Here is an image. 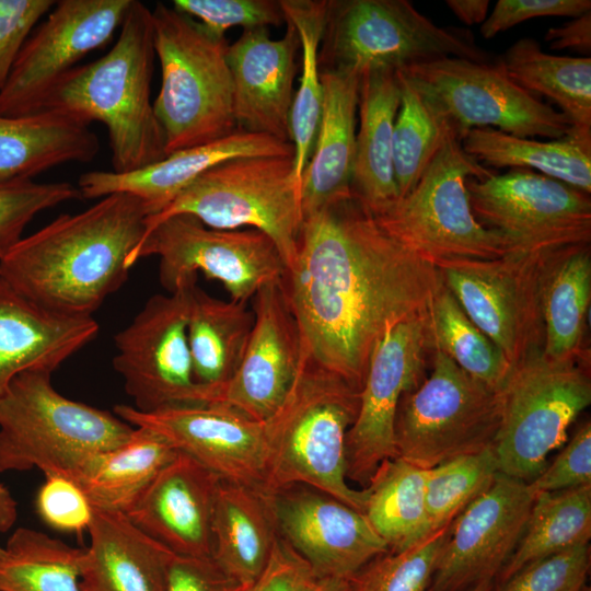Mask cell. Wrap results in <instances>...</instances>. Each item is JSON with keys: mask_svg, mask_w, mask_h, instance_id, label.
<instances>
[{"mask_svg": "<svg viewBox=\"0 0 591 591\" xmlns=\"http://www.w3.org/2000/svg\"><path fill=\"white\" fill-rule=\"evenodd\" d=\"M172 7L218 35L228 28L281 26L286 15L280 0H174Z\"/></svg>", "mask_w": 591, "mask_h": 591, "instance_id": "obj_47", "label": "cell"}, {"mask_svg": "<svg viewBox=\"0 0 591 591\" xmlns=\"http://www.w3.org/2000/svg\"><path fill=\"white\" fill-rule=\"evenodd\" d=\"M166 591H247L229 577L211 557L175 556Z\"/></svg>", "mask_w": 591, "mask_h": 591, "instance_id": "obj_53", "label": "cell"}, {"mask_svg": "<svg viewBox=\"0 0 591 591\" xmlns=\"http://www.w3.org/2000/svg\"><path fill=\"white\" fill-rule=\"evenodd\" d=\"M398 105L396 72L376 71L360 78L351 190L374 215L384 212L398 199L393 164Z\"/></svg>", "mask_w": 591, "mask_h": 591, "instance_id": "obj_30", "label": "cell"}, {"mask_svg": "<svg viewBox=\"0 0 591 591\" xmlns=\"http://www.w3.org/2000/svg\"><path fill=\"white\" fill-rule=\"evenodd\" d=\"M286 21L296 28L302 51V72L290 113V140L294 149L293 178L301 194L323 106L320 46L327 0H280Z\"/></svg>", "mask_w": 591, "mask_h": 591, "instance_id": "obj_39", "label": "cell"}, {"mask_svg": "<svg viewBox=\"0 0 591 591\" xmlns=\"http://www.w3.org/2000/svg\"><path fill=\"white\" fill-rule=\"evenodd\" d=\"M278 536L269 494L257 486L221 478L211 555L220 569L248 589L267 565Z\"/></svg>", "mask_w": 591, "mask_h": 591, "instance_id": "obj_29", "label": "cell"}, {"mask_svg": "<svg viewBox=\"0 0 591 591\" xmlns=\"http://www.w3.org/2000/svg\"><path fill=\"white\" fill-rule=\"evenodd\" d=\"M495 447L428 470L426 513L429 533L449 525L499 473Z\"/></svg>", "mask_w": 591, "mask_h": 591, "instance_id": "obj_43", "label": "cell"}, {"mask_svg": "<svg viewBox=\"0 0 591 591\" xmlns=\"http://www.w3.org/2000/svg\"><path fill=\"white\" fill-rule=\"evenodd\" d=\"M323 106L301 185L303 219L351 194L360 78L322 70Z\"/></svg>", "mask_w": 591, "mask_h": 591, "instance_id": "obj_28", "label": "cell"}, {"mask_svg": "<svg viewBox=\"0 0 591 591\" xmlns=\"http://www.w3.org/2000/svg\"><path fill=\"white\" fill-rule=\"evenodd\" d=\"M134 0H59L32 31L0 92V115L37 112L50 89L120 28Z\"/></svg>", "mask_w": 591, "mask_h": 591, "instance_id": "obj_18", "label": "cell"}, {"mask_svg": "<svg viewBox=\"0 0 591 591\" xmlns=\"http://www.w3.org/2000/svg\"><path fill=\"white\" fill-rule=\"evenodd\" d=\"M463 150L485 167L523 169L591 193V134L571 128L563 138L537 141L494 128L470 130Z\"/></svg>", "mask_w": 591, "mask_h": 591, "instance_id": "obj_33", "label": "cell"}, {"mask_svg": "<svg viewBox=\"0 0 591 591\" xmlns=\"http://www.w3.org/2000/svg\"><path fill=\"white\" fill-rule=\"evenodd\" d=\"M534 493L557 491L591 485V424L586 421L552 464L530 483Z\"/></svg>", "mask_w": 591, "mask_h": 591, "instance_id": "obj_49", "label": "cell"}, {"mask_svg": "<svg viewBox=\"0 0 591 591\" xmlns=\"http://www.w3.org/2000/svg\"><path fill=\"white\" fill-rule=\"evenodd\" d=\"M154 58L151 10L134 0L112 48L66 73L37 112L59 113L89 126L102 123L113 172L129 173L157 163L166 153L151 100Z\"/></svg>", "mask_w": 591, "mask_h": 591, "instance_id": "obj_3", "label": "cell"}, {"mask_svg": "<svg viewBox=\"0 0 591 591\" xmlns=\"http://www.w3.org/2000/svg\"><path fill=\"white\" fill-rule=\"evenodd\" d=\"M564 248L518 251L495 259L464 260L437 268L466 315L512 367L532 351L543 349L545 285Z\"/></svg>", "mask_w": 591, "mask_h": 591, "instance_id": "obj_13", "label": "cell"}, {"mask_svg": "<svg viewBox=\"0 0 591 591\" xmlns=\"http://www.w3.org/2000/svg\"><path fill=\"white\" fill-rule=\"evenodd\" d=\"M55 3V0H0V92L25 40Z\"/></svg>", "mask_w": 591, "mask_h": 591, "instance_id": "obj_50", "label": "cell"}, {"mask_svg": "<svg viewBox=\"0 0 591 591\" xmlns=\"http://www.w3.org/2000/svg\"><path fill=\"white\" fill-rule=\"evenodd\" d=\"M438 269L392 235L354 193L303 219L282 285L301 354L361 391L378 343L426 311Z\"/></svg>", "mask_w": 591, "mask_h": 591, "instance_id": "obj_1", "label": "cell"}, {"mask_svg": "<svg viewBox=\"0 0 591 591\" xmlns=\"http://www.w3.org/2000/svg\"><path fill=\"white\" fill-rule=\"evenodd\" d=\"M176 215H190L212 229L251 227L265 233L288 271L297 257L303 222L293 155L235 158L212 166L165 208L147 217L144 233Z\"/></svg>", "mask_w": 591, "mask_h": 591, "instance_id": "obj_9", "label": "cell"}, {"mask_svg": "<svg viewBox=\"0 0 591 591\" xmlns=\"http://www.w3.org/2000/svg\"><path fill=\"white\" fill-rule=\"evenodd\" d=\"M447 5L466 25L483 24L487 19L488 0H448Z\"/></svg>", "mask_w": 591, "mask_h": 591, "instance_id": "obj_55", "label": "cell"}, {"mask_svg": "<svg viewBox=\"0 0 591 591\" xmlns=\"http://www.w3.org/2000/svg\"><path fill=\"white\" fill-rule=\"evenodd\" d=\"M51 374L24 371L0 398V473L37 467L76 480L91 460L132 433L115 414L61 395Z\"/></svg>", "mask_w": 591, "mask_h": 591, "instance_id": "obj_6", "label": "cell"}, {"mask_svg": "<svg viewBox=\"0 0 591 591\" xmlns=\"http://www.w3.org/2000/svg\"><path fill=\"white\" fill-rule=\"evenodd\" d=\"M282 279L253 297L254 324L243 357L212 402L257 421H265L280 407L301 361L299 326Z\"/></svg>", "mask_w": 591, "mask_h": 591, "instance_id": "obj_22", "label": "cell"}, {"mask_svg": "<svg viewBox=\"0 0 591 591\" xmlns=\"http://www.w3.org/2000/svg\"><path fill=\"white\" fill-rule=\"evenodd\" d=\"M494 589H495V582L489 581V582L479 583L475 586L474 588L470 589L468 591H494Z\"/></svg>", "mask_w": 591, "mask_h": 591, "instance_id": "obj_58", "label": "cell"}, {"mask_svg": "<svg viewBox=\"0 0 591 591\" xmlns=\"http://www.w3.org/2000/svg\"><path fill=\"white\" fill-rule=\"evenodd\" d=\"M254 324L247 302L216 299L193 283L189 293L187 340L194 378L211 404L234 374Z\"/></svg>", "mask_w": 591, "mask_h": 591, "instance_id": "obj_32", "label": "cell"}, {"mask_svg": "<svg viewBox=\"0 0 591 591\" xmlns=\"http://www.w3.org/2000/svg\"><path fill=\"white\" fill-rule=\"evenodd\" d=\"M100 141L90 126L55 112L0 115V183L32 179L55 166L92 161Z\"/></svg>", "mask_w": 591, "mask_h": 591, "instance_id": "obj_31", "label": "cell"}, {"mask_svg": "<svg viewBox=\"0 0 591 591\" xmlns=\"http://www.w3.org/2000/svg\"><path fill=\"white\" fill-rule=\"evenodd\" d=\"M432 356L429 378L403 394L394 422L395 456L424 470L495 447L501 425L500 390L442 350Z\"/></svg>", "mask_w": 591, "mask_h": 591, "instance_id": "obj_11", "label": "cell"}, {"mask_svg": "<svg viewBox=\"0 0 591 591\" xmlns=\"http://www.w3.org/2000/svg\"><path fill=\"white\" fill-rule=\"evenodd\" d=\"M399 105L393 131V164L398 199L409 194L449 135L418 90L401 72Z\"/></svg>", "mask_w": 591, "mask_h": 591, "instance_id": "obj_42", "label": "cell"}, {"mask_svg": "<svg viewBox=\"0 0 591 591\" xmlns=\"http://www.w3.org/2000/svg\"><path fill=\"white\" fill-rule=\"evenodd\" d=\"M18 518V503L9 488L0 482V533L9 531ZM4 552L0 545V558Z\"/></svg>", "mask_w": 591, "mask_h": 591, "instance_id": "obj_56", "label": "cell"}, {"mask_svg": "<svg viewBox=\"0 0 591 591\" xmlns=\"http://www.w3.org/2000/svg\"><path fill=\"white\" fill-rule=\"evenodd\" d=\"M97 333L92 316L44 310L0 277V398L16 375L36 369L54 372Z\"/></svg>", "mask_w": 591, "mask_h": 591, "instance_id": "obj_26", "label": "cell"}, {"mask_svg": "<svg viewBox=\"0 0 591 591\" xmlns=\"http://www.w3.org/2000/svg\"><path fill=\"white\" fill-rule=\"evenodd\" d=\"M269 496L279 536L317 578L349 579L389 552L362 512L326 493L297 484Z\"/></svg>", "mask_w": 591, "mask_h": 591, "instance_id": "obj_21", "label": "cell"}, {"mask_svg": "<svg viewBox=\"0 0 591 591\" xmlns=\"http://www.w3.org/2000/svg\"><path fill=\"white\" fill-rule=\"evenodd\" d=\"M398 72L460 142L475 128L552 140L565 137L572 128L563 113L514 83L498 59L485 63L444 57Z\"/></svg>", "mask_w": 591, "mask_h": 591, "instance_id": "obj_12", "label": "cell"}, {"mask_svg": "<svg viewBox=\"0 0 591 591\" xmlns=\"http://www.w3.org/2000/svg\"><path fill=\"white\" fill-rule=\"evenodd\" d=\"M305 591H351L348 579L316 578Z\"/></svg>", "mask_w": 591, "mask_h": 591, "instance_id": "obj_57", "label": "cell"}, {"mask_svg": "<svg viewBox=\"0 0 591 591\" xmlns=\"http://www.w3.org/2000/svg\"><path fill=\"white\" fill-rule=\"evenodd\" d=\"M1 591V590H0Z\"/></svg>", "mask_w": 591, "mask_h": 591, "instance_id": "obj_59", "label": "cell"}, {"mask_svg": "<svg viewBox=\"0 0 591 591\" xmlns=\"http://www.w3.org/2000/svg\"><path fill=\"white\" fill-rule=\"evenodd\" d=\"M591 12L590 0H499L480 25V34L490 39L526 20L543 16L578 18Z\"/></svg>", "mask_w": 591, "mask_h": 591, "instance_id": "obj_51", "label": "cell"}, {"mask_svg": "<svg viewBox=\"0 0 591 591\" xmlns=\"http://www.w3.org/2000/svg\"><path fill=\"white\" fill-rule=\"evenodd\" d=\"M36 511L50 528L71 533L88 531L93 507L73 480L60 475H46L35 499Z\"/></svg>", "mask_w": 591, "mask_h": 591, "instance_id": "obj_48", "label": "cell"}, {"mask_svg": "<svg viewBox=\"0 0 591 591\" xmlns=\"http://www.w3.org/2000/svg\"><path fill=\"white\" fill-rule=\"evenodd\" d=\"M590 300V243L566 247L557 256L544 290L545 356L565 359L587 350L582 340Z\"/></svg>", "mask_w": 591, "mask_h": 591, "instance_id": "obj_37", "label": "cell"}, {"mask_svg": "<svg viewBox=\"0 0 591 591\" xmlns=\"http://www.w3.org/2000/svg\"><path fill=\"white\" fill-rule=\"evenodd\" d=\"M147 206L117 193L62 213L0 259V277L35 305L92 316L128 279L127 259L146 231Z\"/></svg>", "mask_w": 591, "mask_h": 591, "instance_id": "obj_2", "label": "cell"}, {"mask_svg": "<svg viewBox=\"0 0 591 591\" xmlns=\"http://www.w3.org/2000/svg\"><path fill=\"white\" fill-rule=\"evenodd\" d=\"M549 48L571 49L589 57L591 51V12L575 18L560 26L549 27L545 34Z\"/></svg>", "mask_w": 591, "mask_h": 591, "instance_id": "obj_54", "label": "cell"}, {"mask_svg": "<svg viewBox=\"0 0 591 591\" xmlns=\"http://www.w3.org/2000/svg\"><path fill=\"white\" fill-rule=\"evenodd\" d=\"M444 57L494 62L471 32L439 26L407 0H327L321 70L361 78Z\"/></svg>", "mask_w": 591, "mask_h": 591, "instance_id": "obj_7", "label": "cell"}, {"mask_svg": "<svg viewBox=\"0 0 591 591\" xmlns=\"http://www.w3.org/2000/svg\"><path fill=\"white\" fill-rule=\"evenodd\" d=\"M501 425L495 442L500 473L532 482L548 454L591 404L589 350L553 359L538 349L514 364L500 389Z\"/></svg>", "mask_w": 591, "mask_h": 591, "instance_id": "obj_10", "label": "cell"}, {"mask_svg": "<svg viewBox=\"0 0 591 591\" xmlns=\"http://www.w3.org/2000/svg\"><path fill=\"white\" fill-rule=\"evenodd\" d=\"M432 351L429 308L394 324L378 343L360 391L357 417L346 434L347 479L366 487L378 466L395 456L399 401L425 380L427 356Z\"/></svg>", "mask_w": 591, "mask_h": 591, "instance_id": "obj_17", "label": "cell"}, {"mask_svg": "<svg viewBox=\"0 0 591 591\" xmlns=\"http://www.w3.org/2000/svg\"><path fill=\"white\" fill-rule=\"evenodd\" d=\"M519 86L554 102L572 129L591 134V58L547 54L530 37L513 43L498 58Z\"/></svg>", "mask_w": 591, "mask_h": 591, "instance_id": "obj_35", "label": "cell"}, {"mask_svg": "<svg viewBox=\"0 0 591 591\" xmlns=\"http://www.w3.org/2000/svg\"><path fill=\"white\" fill-rule=\"evenodd\" d=\"M161 85L153 101L166 155L236 131L225 35L164 3L151 10Z\"/></svg>", "mask_w": 591, "mask_h": 591, "instance_id": "obj_5", "label": "cell"}, {"mask_svg": "<svg viewBox=\"0 0 591 591\" xmlns=\"http://www.w3.org/2000/svg\"><path fill=\"white\" fill-rule=\"evenodd\" d=\"M292 143L270 136L236 130L217 141L175 151L163 160L129 173L91 171L78 181L82 198L124 193L139 198L155 215L198 176L224 161L244 157L293 155ZM148 216V217H149Z\"/></svg>", "mask_w": 591, "mask_h": 591, "instance_id": "obj_25", "label": "cell"}, {"mask_svg": "<svg viewBox=\"0 0 591 591\" xmlns=\"http://www.w3.org/2000/svg\"><path fill=\"white\" fill-rule=\"evenodd\" d=\"M494 173L449 134L415 188L375 217L392 235L436 268L521 251L484 227L473 213L466 181Z\"/></svg>", "mask_w": 591, "mask_h": 591, "instance_id": "obj_8", "label": "cell"}, {"mask_svg": "<svg viewBox=\"0 0 591 591\" xmlns=\"http://www.w3.org/2000/svg\"><path fill=\"white\" fill-rule=\"evenodd\" d=\"M590 545H577L532 561L494 591H587Z\"/></svg>", "mask_w": 591, "mask_h": 591, "instance_id": "obj_46", "label": "cell"}, {"mask_svg": "<svg viewBox=\"0 0 591 591\" xmlns=\"http://www.w3.org/2000/svg\"><path fill=\"white\" fill-rule=\"evenodd\" d=\"M429 322L433 348L442 350L475 379L495 390L502 387L512 366L443 282L430 303Z\"/></svg>", "mask_w": 591, "mask_h": 591, "instance_id": "obj_41", "label": "cell"}, {"mask_svg": "<svg viewBox=\"0 0 591 591\" xmlns=\"http://www.w3.org/2000/svg\"><path fill=\"white\" fill-rule=\"evenodd\" d=\"M316 578L310 565L278 536L267 565L247 591H305Z\"/></svg>", "mask_w": 591, "mask_h": 591, "instance_id": "obj_52", "label": "cell"}, {"mask_svg": "<svg viewBox=\"0 0 591 591\" xmlns=\"http://www.w3.org/2000/svg\"><path fill=\"white\" fill-rule=\"evenodd\" d=\"M176 454L158 433L135 427L127 440L91 460L74 482L93 508L126 513Z\"/></svg>", "mask_w": 591, "mask_h": 591, "instance_id": "obj_34", "label": "cell"}, {"mask_svg": "<svg viewBox=\"0 0 591 591\" xmlns=\"http://www.w3.org/2000/svg\"><path fill=\"white\" fill-rule=\"evenodd\" d=\"M3 548L1 591H81L85 548L28 528H18Z\"/></svg>", "mask_w": 591, "mask_h": 591, "instance_id": "obj_40", "label": "cell"}, {"mask_svg": "<svg viewBox=\"0 0 591 591\" xmlns=\"http://www.w3.org/2000/svg\"><path fill=\"white\" fill-rule=\"evenodd\" d=\"M590 537L591 485L535 494L523 534L495 586L525 565L587 544Z\"/></svg>", "mask_w": 591, "mask_h": 591, "instance_id": "obj_38", "label": "cell"}, {"mask_svg": "<svg viewBox=\"0 0 591 591\" xmlns=\"http://www.w3.org/2000/svg\"><path fill=\"white\" fill-rule=\"evenodd\" d=\"M193 278L169 294H154L114 337V369L135 408L148 413L177 405L208 404L193 371L187 340Z\"/></svg>", "mask_w": 591, "mask_h": 591, "instance_id": "obj_15", "label": "cell"}, {"mask_svg": "<svg viewBox=\"0 0 591 591\" xmlns=\"http://www.w3.org/2000/svg\"><path fill=\"white\" fill-rule=\"evenodd\" d=\"M428 470L401 457L384 460L366 487L363 514L389 551L407 548L428 536Z\"/></svg>", "mask_w": 591, "mask_h": 591, "instance_id": "obj_36", "label": "cell"}, {"mask_svg": "<svg viewBox=\"0 0 591 591\" xmlns=\"http://www.w3.org/2000/svg\"><path fill=\"white\" fill-rule=\"evenodd\" d=\"M80 198L78 187L68 182L0 183V259L23 237L26 225L37 213Z\"/></svg>", "mask_w": 591, "mask_h": 591, "instance_id": "obj_45", "label": "cell"}, {"mask_svg": "<svg viewBox=\"0 0 591 591\" xmlns=\"http://www.w3.org/2000/svg\"><path fill=\"white\" fill-rule=\"evenodd\" d=\"M475 218L524 252L591 240V198L563 182L523 169L466 181Z\"/></svg>", "mask_w": 591, "mask_h": 591, "instance_id": "obj_16", "label": "cell"}, {"mask_svg": "<svg viewBox=\"0 0 591 591\" xmlns=\"http://www.w3.org/2000/svg\"><path fill=\"white\" fill-rule=\"evenodd\" d=\"M81 591H166L174 555L125 513L93 508Z\"/></svg>", "mask_w": 591, "mask_h": 591, "instance_id": "obj_27", "label": "cell"}, {"mask_svg": "<svg viewBox=\"0 0 591 591\" xmlns=\"http://www.w3.org/2000/svg\"><path fill=\"white\" fill-rule=\"evenodd\" d=\"M450 528L445 525L402 551L374 557L348 579L351 591H429Z\"/></svg>", "mask_w": 591, "mask_h": 591, "instance_id": "obj_44", "label": "cell"}, {"mask_svg": "<svg viewBox=\"0 0 591 591\" xmlns=\"http://www.w3.org/2000/svg\"><path fill=\"white\" fill-rule=\"evenodd\" d=\"M359 401V391L301 354L289 393L264 421L263 490L305 485L363 513L366 489L347 484L345 456Z\"/></svg>", "mask_w": 591, "mask_h": 591, "instance_id": "obj_4", "label": "cell"}, {"mask_svg": "<svg viewBox=\"0 0 591 591\" xmlns=\"http://www.w3.org/2000/svg\"><path fill=\"white\" fill-rule=\"evenodd\" d=\"M220 482L216 473L177 452L125 514L176 556L211 557Z\"/></svg>", "mask_w": 591, "mask_h": 591, "instance_id": "obj_24", "label": "cell"}, {"mask_svg": "<svg viewBox=\"0 0 591 591\" xmlns=\"http://www.w3.org/2000/svg\"><path fill=\"white\" fill-rule=\"evenodd\" d=\"M534 498L528 483L499 472L452 521L429 591L495 582L523 534Z\"/></svg>", "mask_w": 591, "mask_h": 591, "instance_id": "obj_19", "label": "cell"}, {"mask_svg": "<svg viewBox=\"0 0 591 591\" xmlns=\"http://www.w3.org/2000/svg\"><path fill=\"white\" fill-rule=\"evenodd\" d=\"M114 414L164 438L222 479L263 488L264 421L219 403L177 405L143 413L119 404Z\"/></svg>", "mask_w": 591, "mask_h": 591, "instance_id": "obj_20", "label": "cell"}, {"mask_svg": "<svg viewBox=\"0 0 591 591\" xmlns=\"http://www.w3.org/2000/svg\"><path fill=\"white\" fill-rule=\"evenodd\" d=\"M279 39L267 27L244 30L228 46L236 130L290 142V113L300 40L294 26Z\"/></svg>", "mask_w": 591, "mask_h": 591, "instance_id": "obj_23", "label": "cell"}, {"mask_svg": "<svg viewBox=\"0 0 591 591\" xmlns=\"http://www.w3.org/2000/svg\"><path fill=\"white\" fill-rule=\"evenodd\" d=\"M152 255L159 257V279L167 292L200 271L220 281L232 300L247 302L286 275L285 262L265 233L212 229L190 215L172 216L147 231L127 266Z\"/></svg>", "mask_w": 591, "mask_h": 591, "instance_id": "obj_14", "label": "cell"}]
</instances>
